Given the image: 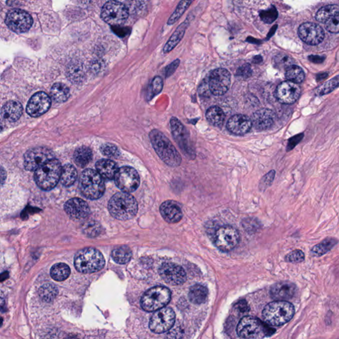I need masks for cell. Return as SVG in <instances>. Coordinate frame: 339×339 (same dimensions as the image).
Wrapping results in <instances>:
<instances>
[{
  "label": "cell",
  "instance_id": "6",
  "mask_svg": "<svg viewBox=\"0 0 339 339\" xmlns=\"http://www.w3.org/2000/svg\"><path fill=\"white\" fill-rule=\"evenodd\" d=\"M237 331L239 337L242 338L258 339L273 335L276 331L260 319L247 316L239 321Z\"/></svg>",
  "mask_w": 339,
  "mask_h": 339
},
{
  "label": "cell",
  "instance_id": "43",
  "mask_svg": "<svg viewBox=\"0 0 339 339\" xmlns=\"http://www.w3.org/2000/svg\"><path fill=\"white\" fill-rule=\"evenodd\" d=\"M83 231L84 234L90 237H96L100 234V224L96 221H88L83 225Z\"/></svg>",
  "mask_w": 339,
  "mask_h": 339
},
{
  "label": "cell",
  "instance_id": "27",
  "mask_svg": "<svg viewBox=\"0 0 339 339\" xmlns=\"http://www.w3.org/2000/svg\"><path fill=\"white\" fill-rule=\"evenodd\" d=\"M96 168L98 173L107 180L115 178L116 174L119 170L115 162L109 159L99 160L97 162Z\"/></svg>",
  "mask_w": 339,
  "mask_h": 339
},
{
  "label": "cell",
  "instance_id": "38",
  "mask_svg": "<svg viewBox=\"0 0 339 339\" xmlns=\"http://www.w3.org/2000/svg\"><path fill=\"white\" fill-rule=\"evenodd\" d=\"M338 87H339V75L318 86L314 90V94L318 96H325L330 94Z\"/></svg>",
  "mask_w": 339,
  "mask_h": 339
},
{
  "label": "cell",
  "instance_id": "20",
  "mask_svg": "<svg viewBox=\"0 0 339 339\" xmlns=\"http://www.w3.org/2000/svg\"><path fill=\"white\" fill-rule=\"evenodd\" d=\"M298 34L304 42L310 45L319 44L325 36L322 28L314 23H305L300 25Z\"/></svg>",
  "mask_w": 339,
  "mask_h": 339
},
{
  "label": "cell",
  "instance_id": "5",
  "mask_svg": "<svg viewBox=\"0 0 339 339\" xmlns=\"http://www.w3.org/2000/svg\"><path fill=\"white\" fill-rule=\"evenodd\" d=\"M105 264L104 257L94 248H85L78 252L74 257V265L81 273L90 274L101 271Z\"/></svg>",
  "mask_w": 339,
  "mask_h": 339
},
{
  "label": "cell",
  "instance_id": "25",
  "mask_svg": "<svg viewBox=\"0 0 339 339\" xmlns=\"http://www.w3.org/2000/svg\"><path fill=\"white\" fill-rule=\"evenodd\" d=\"M160 212L165 221L168 223H176L183 217L182 209L175 201L167 200L160 207Z\"/></svg>",
  "mask_w": 339,
  "mask_h": 339
},
{
  "label": "cell",
  "instance_id": "33",
  "mask_svg": "<svg viewBox=\"0 0 339 339\" xmlns=\"http://www.w3.org/2000/svg\"><path fill=\"white\" fill-rule=\"evenodd\" d=\"M206 117L211 125L217 127H221L223 125L225 118L223 110L218 106L209 107L206 111Z\"/></svg>",
  "mask_w": 339,
  "mask_h": 339
},
{
  "label": "cell",
  "instance_id": "4",
  "mask_svg": "<svg viewBox=\"0 0 339 339\" xmlns=\"http://www.w3.org/2000/svg\"><path fill=\"white\" fill-rule=\"evenodd\" d=\"M62 169L61 164L53 158L34 171V180L41 189L51 191L60 180Z\"/></svg>",
  "mask_w": 339,
  "mask_h": 339
},
{
  "label": "cell",
  "instance_id": "7",
  "mask_svg": "<svg viewBox=\"0 0 339 339\" xmlns=\"http://www.w3.org/2000/svg\"><path fill=\"white\" fill-rule=\"evenodd\" d=\"M103 177L92 169L84 170L80 178V190L84 196L89 200H98L105 192Z\"/></svg>",
  "mask_w": 339,
  "mask_h": 339
},
{
  "label": "cell",
  "instance_id": "19",
  "mask_svg": "<svg viewBox=\"0 0 339 339\" xmlns=\"http://www.w3.org/2000/svg\"><path fill=\"white\" fill-rule=\"evenodd\" d=\"M51 105V98L46 93L40 92L34 94L29 99L26 111L30 116L37 118L46 113Z\"/></svg>",
  "mask_w": 339,
  "mask_h": 339
},
{
  "label": "cell",
  "instance_id": "51",
  "mask_svg": "<svg viewBox=\"0 0 339 339\" xmlns=\"http://www.w3.org/2000/svg\"><path fill=\"white\" fill-rule=\"evenodd\" d=\"M252 70L250 64H245L239 67L237 71V76L243 78V79H248L251 77Z\"/></svg>",
  "mask_w": 339,
  "mask_h": 339
},
{
  "label": "cell",
  "instance_id": "31",
  "mask_svg": "<svg viewBox=\"0 0 339 339\" xmlns=\"http://www.w3.org/2000/svg\"><path fill=\"white\" fill-rule=\"evenodd\" d=\"M67 75L73 83L79 84L83 82L85 78V72L82 64L79 62H73L70 63L67 69Z\"/></svg>",
  "mask_w": 339,
  "mask_h": 339
},
{
  "label": "cell",
  "instance_id": "23",
  "mask_svg": "<svg viewBox=\"0 0 339 339\" xmlns=\"http://www.w3.org/2000/svg\"><path fill=\"white\" fill-rule=\"evenodd\" d=\"M297 292L296 285L288 281L276 283L271 287L270 294L274 300L291 299Z\"/></svg>",
  "mask_w": 339,
  "mask_h": 339
},
{
  "label": "cell",
  "instance_id": "30",
  "mask_svg": "<svg viewBox=\"0 0 339 339\" xmlns=\"http://www.w3.org/2000/svg\"><path fill=\"white\" fill-rule=\"evenodd\" d=\"M338 243L337 239L334 238H326L320 243L315 245L311 250V254L313 256L319 257L327 254Z\"/></svg>",
  "mask_w": 339,
  "mask_h": 339
},
{
  "label": "cell",
  "instance_id": "40",
  "mask_svg": "<svg viewBox=\"0 0 339 339\" xmlns=\"http://www.w3.org/2000/svg\"><path fill=\"white\" fill-rule=\"evenodd\" d=\"M339 12V6L330 5L321 8L316 14V19L319 22L325 23L332 16Z\"/></svg>",
  "mask_w": 339,
  "mask_h": 339
},
{
  "label": "cell",
  "instance_id": "29",
  "mask_svg": "<svg viewBox=\"0 0 339 339\" xmlns=\"http://www.w3.org/2000/svg\"><path fill=\"white\" fill-rule=\"evenodd\" d=\"M208 294V290L206 286L201 284H196L192 286L189 291V296L192 303L196 305H200L206 302Z\"/></svg>",
  "mask_w": 339,
  "mask_h": 339
},
{
  "label": "cell",
  "instance_id": "36",
  "mask_svg": "<svg viewBox=\"0 0 339 339\" xmlns=\"http://www.w3.org/2000/svg\"><path fill=\"white\" fill-rule=\"evenodd\" d=\"M132 251L130 248L127 246H122V247L116 248L111 253V257L114 260L120 265L127 264L132 258Z\"/></svg>",
  "mask_w": 339,
  "mask_h": 339
},
{
  "label": "cell",
  "instance_id": "28",
  "mask_svg": "<svg viewBox=\"0 0 339 339\" xmlns=\"http://www.w3.org/2000/svg\"><path fill=\"white\" fill-rule=\"evenodd\" d=\"M189 21L187 19L184 22L181 23L180 25L177 28L174 33L172 34L171 37L169 39L167 43H166L165 47H164L163 51L165 53H170L172 51L176 45L181 42L182 40L183 35H184L185 32L186 31L187 27H189Z\"/></svg>",
  "mask_w": 339,
  "mask_h": 339
},
{
  "label": "cell",
  "instance_id": "50",
  "mask_svg": "<svg viewBox=\"0 0 339 339\" xmlns=\"http://www.w3.org/2000/svg\"><path fill=\"white\" fill-rule=\"evenodd\" d=\"M276 172L274 170H271V172H269V173L265 175L262 179L260 182V189L261 191H265L267 189V187H269L270 185H272L273 183L274 177H275Z\"/></svg>",
  "mask_w": 339,
  "mask_h": 339
},
{
  "label": "cell",
  "instance_id": "9",
  "mask_svg": "<svg viewBox=\"0 0 339 339\" xmlns=\"http://www.w3.org/2000/svg\"><path fill=\"white\" fill-rule=\"evenodd\" d=\"M170 128L176 143L187 159L193 160L196 158L195 150L192 146L189 131L180 121L172 117L170 120Z\"/></svg>",
  "mask_w": 339,
  "mask_h": 339
},
{
  "label": "cell",
  "instance_id": "35",
  "mask_svg": "<svg viewBox=\"0 0 339 339\" xmlns=\"http://www.w3.org/2000/svg\"><path fill=\"white\" fill-rule=\"evenodd\" d=\"M92 159L91 149L88 146H81L75 151L74 160L75 163L80 167L84 168L87 166Z\"/></svg>",
  "mask_w": 339,
  "mask_h": 339
},
{
  "label": "cell",
  "instance_id": "34",
  "mask_svg": "<svg viewBox=\"0 0 339 339\" xmlns=\"http://www.w3.org/2000/svg\"><path fill=\"white\" fill-rule=\"evenodd\" d=\"M77 177V170L74 166L70 164H67L62 167L60 182L64 186H71L74 184Z\"/></svg>",
  "mask_w": 339,
  "mask_h": 339
},
{
  "label": "cell",
  "instance_id": "17",
  "mask_svg": "<svg viewBox=\"0 0 339 339\" xmlns=\"http://www.w3.org/2000/svg\"><path fill=\"white\" fill-rule=\"evenodd\" d=\"M159 273L166 283L172 286H180L186 281V273L180 265L165 262L159 268Z\"/></svg>",
  "mask_w": 339,
  "mask_h": 339
},
{
  "label": "cell",
  "instance_id": "3",
  "mask_svg": "<svg viewBox=\"0 0 339 339\" xmlns=\"http://www.w3.org/2000/svg\"><path fill=\"white\" fill-rule=\"evenodd\" d=\"M110 214L117 219L126 221L137 215L138 204L136 199L127 192H119L110 199L108 204Z\"/></svg>",
  "mask_w": 339,
  "mask_h": 339
},
{
  "label": "cell",
  "instance_id": "48",
  "mask_svg": "<svg viewBox=\"0 0 339 339\" xmlns=\"http://www.w3.org/2000/svg\"><path fill=\"white\" fill-rule=\"evenodd\" d=\"M101 153L108 157L116 158L120 155V150L114 144L105 143L101 146Z\"/></svg>",
  "mask_w": 339,
  "mask_h": 339
},
{
  "label": "cell",
  "instance_id": "55",
  "mask_svg": "<svg viewBox=\"0 0 339 339\" xmlns=\"http://www.w3.org/2000/svg\"><path fill=\"white\" fill-rule=\"evenodd\" d=\"M327 77H328L327 73H322V74L317 75V82L322 81H323L324 79H325L326 78H327Z\"/></svg>",
  "mask_w": 339,
  "mask_h": 339
},
{
  "label": "cell",
  "instance_id": "21",
  "mask_svg": "<svg viewBox=\"0 0 339 339\" xmlns=\"http://www.w3.org/2000/svg\"><path fill=\"white\" fill-rule=\"evenodd\" d=\"M64 210L70 217L77 220L85 219L90 212L87 203L78 198L67 201L64 205Z\"/></svg>",
  "mask_w": 339,
  "mask_h": 339
},
{
  "label": "cell",
  "instance_id": "14",
  "mask_svg": "<svg viewBox=\"0 0 339 339\" xmlns=\"http://www.w3.org/2000/svg\"><path fill=\"white\" fill-rule=\"evenodd\" d=\"M231 81L230 73L227 69H215L209 76V91L215 96H221L230 89Z\"/></svg>",
  "mask_w": 339,
  "mask_h": 339
},
{
  "label": "cell",
  "instance_id": "10",
  "mask_svg": "<svg viewBox=\"0 0 339 339\" xmlns=\"http://www.w3.org/2000/svg\"><path fill=\"white\" fill-rule=\"evenodd\" d=\"M128 16L129 10L127 6L115 0L107 2L101 10V18L112 26L122 25Z\"/></svg>",
  "mask_w": 339,
  "mask_h": 339
},
{
  "label": "cell",
  "instance_id": "44",
  "mask_svg": "<svg viewBox=\"0 0 339 339\" xmlns=\"http://www.w3.org/2000/svg\"><path fill=\"white\" fill-rule=\"evenodd\" d=\"M293 58L286 54L280 53L274 58V64L279 69H286L293 64Z\"/></svg>",
  "mask_w": 339,
  "mask_h": 339
},
{
  "label": "cell",
  "instance_id": "11",
  "mask_svg": "<svg viewBox=\"0 0 339 339\" xmlns=\"http://www.w3.org/2000/svg\"><path fill=\"white\" fill-rule=\"evenodd\" d=\"M240 235L236 229L231 225L220 227L214 235V243L220 250L230 252L238 245Z\"/></svg>",
  "mask_w": 339,
  "mask_h": 339
},
{
  "label": "cell",
  "instance_id": "8",
  "mask_svg": "<svg viewBox=\"0 0 339 339\" xmlns=\"http://www.w3.org/2000/svg\"><path fill=\"white\" fill-rule=\"evenodd\" d=\"M171 299V291L164 286H155L149 289L142 295L141 306L148 312H156L165 308Z\"/></svg>",
  "mask_w": 339,
  "mask_h": 339
},
{
  "label": "cell",
  "instance_id": "13",
  "mask_svg": "<svg viewBox=\"0 0 339 339\" xmlns=\"http://www.w3.org/2000/svg\"><path fill=\"white\" fill-rule=\"evenodd\" d=\"M117 186L122 192L131 193L135 191L140 185V177L137 170L130 166L120 168L115 176Z\"/></svg>",
  "mask_w": 339,
  "mask_h": 339
},
{
  "label": "cell",
  "instance_id": "49",
  "mask_svg": "<svg viewBox=\"0 0 339 339\" xmlns=\"http://www.w3.org/2000/svg\"><path fill=\"white\" fill-rule=\"evenodd\" d=\"M163 88V81L161 77H155L150 84V98L159 94Z\"/></svg>",
  "mask_w": 339,
  "mask_h": 339
},
{
  "label": "cell",
  "instance_id": "16",
  "mask_svg": "<svg viewBox=\"0 0 339 339\" xmlns=\"http://www.w3.org/2000/svg\"><path fill=\"white\" fill-rule=\"evenodd\" d=\"M53 159V153L46 147H36L25 153L24 166L29 171H35L49 160Z\"/></svg>",
  "mask_w": 339,
  "mask_h": 339
},
{
  "label": "cell",
  "instance_id": "54",
  "mask_svg": "<svg viewBox=\"0 0 339 339\" xmlns=\"http://www.w3.org/2000/svg\"><path fill=\"white\" fill-rule=\"evenodd\" d=\"M309 60H310L311 62H314V63L319 64L322 63L324 60H325V58L320 57V56L311 55L309 57Z\"/></svg>",
  "mask_w": 339,
  "mask_h": 339
},
{
  "label": "cell",
  "instance_id": "41",
  "mask_svg": "<svg viewBox=\"0 0 339 339\" xmlns=\"http://www.w3.org/2000/svg\"><path fill=\"white\" fill-rule=\"evenodd\" d=\"M39 294L43 301L51 302L58 294V289L55 285L46 284L41 287Z\"/></svg>",
  "mask_w": 339,
  "mask_h": 339
},
{
  "label": "cell",
  "instance_id": "2",
  "mask_svg": "<svg viewBox=\"0 0 339 339\" xmlns=\"http://www.w3.org/2000/svg\"><path fill=\"white\" fill-rule=\"evenodd\" d=\"M295 315L292 304L284 300H275L266 306L262 312L265 323L273 327H280L288 323Z\"/></svg>",
  "mask_w": 339,
  "mask_h": 339
},
{
  "label": "cell",
  "instance_id": "26",
  "mask_svg": "<svg viewBox=\"0 0 339 339\" xmlns=\"http://www.w3.org/2000/svg\"><path fill=\"white\" fill-rule=\"evenodd\" d=\"M23 114V107L17 101H10L2 107V116L4 120L10 122L18 120Z\"/></svg>",
  "mask_w": 339,
  "mask_h": 339
},
{
  "label": "cell",
  "instance_id": "56",
  "mask_svg": "<svg viewBox=\"0 0 339 339\" xmlns=\"http://www.w3.org/2000/svg\"><path fill=\"white\" fill-rule=\"evenodd\" d=\"M262 61V58L260 56H256V57L254 58L253 62L256 64L260 63V62Z\"/></svg>",
  "mask_w": 339,
  "mask_h": 339
},
{
  "label": "cell",
  "instance_id": "37",
  "mask_svg": "<svg viewBox=\"0 0 339 339\" xmlns=\"http://www.w3.org/2000/svg\"><path fill=\"white\" fill-rule=\"evenodd\" d=\"M70 274V268L64 263H58L51 268V276L52 278L56 281H64L69 277Z\"/></svg>",
  "mask_w": 339,
  "mask_h": 339
},
{
  "label": "cell",
  "instance_id": "18",
  "mask_svg": "<svg viewBox=\"0 0 339 339\" xmlns=\"http://www.w3.org/2000/svg\"><path fill=\"white\" fill-rule=\"evenodd\" d=\"M301 94L302 89L298 84L289 81L280 83L275 92L276 99L283 104H293Z\"/></svg>",
  "mask_w": 339,
  "mask_h": 339
},
{
  "label": "cell",
  "instance_id": "52",
  "mask_svg": "<svg viewBox=\"0 0 339 339\" xmlns=\"http://www.w3.org/2000/svg\"><path fill=\"white\" fill-rule=\"evenodd\" d=\"M304 137V134L300 133L295 135L294 137L290 138L288 142V146H287V151H290L294 148L295 146H297V144H299L302 140L303 139Z\"/></svg>",
  "mask_w": 339,
  "mask_h": 339
},
{
  "label": "cell",
  "instance_id": "24",
  "mask_svg": "<svg viewBox=\"0 0 339 339\" xmlns=\"http://www.w3.org/2000/svg\"><path fill=\"white\" fill-rule=\"evenodd\" d=\"M252 127L251 119L242 114L232 116L227 124L228 130L237 135H245L249 132Z\"/></svg>",
  "mask_w": 339,
  "mask_h": 339
},
{
  "label": "cell",
  "instance_id": "45",
  "mask_svg": "<svg viewBox=\"0 0 339 339\" xmlns=\"http://www.w3.org/2000/svg\"><path fill=\"white\" fill-rule=\"evenodd\" d=\"M260 17L265 23L271 24L277 19L278 12L274 7H272L269 10L261 11Z\"/></svg>",
  "mask_w": 339,
  "mask_h": 339
},
{
  "label": "cell",
  "instance_id": "39",
  "mask_svg": "<svg viewBox=\"0 0 339 339\" xmlns=\"http://www.w3.org/2000/svg\"><path fill=\"white\" fill-rule=\"evenodd\" d=\"M286 78L289 81L299 84L305 79V73L300 67L293 64L286 69Z\"/></svg>",
  "mask_w": 339,
  "mask_h": 339
},
{
  "label": "cell",
  "instance_id": "53",
  "mask_svg": "<svg viewBox=\"0 0 339 339\" xmlns=\"http://www.w3.org/2000/svg\"><path fill=\"white\" fill-rule=\"evenodd\" d=\"M180 60L176 59L166 67L165 70V76L166 78L170 77V76L174 74L175 71L176 70V69L178 68V67L180 65Z\"/></svg>",
  "mask_w": 339,
  "mask_h": 339
},
{
  "label": "cell",
  "instance_id": "47",
  "mask_svg": "<svg viewBox=\"0 0 339 339\" xmlns=\"http://www.w3.org/2000/svg\"><path fill=\"white\" fill-rule=\"evenodd\" d=\"M304 260H305V254L302 250L299 249L293 250L285 257V260L287 262L293 263V264L303 262Z\"/></svg>",
  "mask_w": 339,
  "mask_h": 339
},
{
  "label": "cell",
  "instance_id": "46",
  "mask_svg": "<svg viewBox=\"0 0 339 339\" xmlns=\"http://www.w3.org/2000/svg\"><path fill=\"white\" fill-rule=\"evenodd\" d=\"M326 29L330 33H339V12L328 19L325 23Z\"/></svg>",
  "mask_w": 339,
  "mask_h": 339
},
{
  "label": "cell",
  "instance_id": "1",
  "mask_svg": "<svg viewBox=\"0 0 339 339\" xmlns=\"http://www.w3.org/2000/svg\"><path fill=\"white\" fill-rule=\"evenodd\" d=\"M153 148L160 159L171 167H177L182 163V157L168 138L161 131L154 129L149 134Z\"/></svg>",
  "mask_w": 339,
  "mask_h": 339
},
{
  "label": "cell",
  "instance_id": "12",
  "mask_svg": "<svg viewBox=\"0 0 339 339\" xmlns=\"http://www.w3.org/2000/svg\"><path fill=\"white\" fill-rule=\"evenodd\" d=\"M176 315L169 308H163L156 311L149 322V328L155 333L161 334L167 332L173 327Z\"/></svg>",
  "mask_w": 339,
  "mask_h": 339
},
{
  "label": "cell",
  "instance_id": "32",
  "mask_svg": "<svg viewBox=\"0 0 339 339\" xmlns=\"http://www.w3.org/2000/svg\"><path fill=\"white\" fill-rule=\"evenodd\" d=\"M51 96L55 102L63 103L68 99L70 90L65 84L56 83L51 88Z\"/></svg>",
  "mask_w": 339,
  "mask_h": 339
},
{
  "label": "cell",
  "instance_id": "22",
  "mask_svg": "<svg viewBox=\"0 0 339 339\" xmlns=\"http://www.w3.org/2000/svg\"><path fill=\"white\" fill-rule=\"evenodd\" d=\"M276 116L269 109H261L254 112L251 118L252 126L256 131H262L271 129L275 122Z\"/></svg>",
  "mask_w": 339,
  "mask_h": 339
},
{
  "label": "cell",
  "instance_id": "15",
  "mask_svg": "<svg viewBox=\"0 0 339 339\" xmlns=\"http://www.w3.org/2000/svg\"><path fill=\"white\" fill-rule=\"evenodd\" d=\"M6 23L12 31L18 33H25L31 27L33 19L25 11L14 10L8 13Z\"/></svg>",
  "mask_w": 339,
  "mask_h": 339
},
{
  "label": "cell",
  "instance_id": "42",
  "mask_svg": "<svg viewBox=\"0 0 339 339\" xmlns=\"http://www.w3.org/2000/svg\"><path fill=\"white\" fill-rule=\"evenodd\" d=\"M194 1V0H182L178 4L173 14L171 15V16L168 19V25H171L174 24L180 18L181 16L184 14L185 11L187 10V8L190 7V6L191 5L192 2Z\"/></svg>",
  "mask_w": 339,
  "mask_h": 339
}]
</instances>
